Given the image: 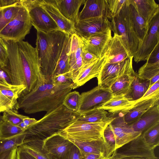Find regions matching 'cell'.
<instances>
[{"label":"cell","instance_id":"1","mask_svg":"<svg viewBox=\"0 0 159 159\" xmlns=\"http://www.w3.org/2000/svg\"><path fill=\"white\" fill-rule=\"evenodd\" d=\"M6 42L8 58L6 66L2 69L11 84L26 87L22 94L25 95L34 87L42 75L37 48L23 40Z\"/></svg>","mask_w":159,"mask_h":159},{"label":"cell","instance_id":"2","mask_svg":"<svg viewBox=\"0 0 159 159\" xmlns=\"http://www.w3.org/2000/svg\"><path fill=\"white\" fill-rule=\"evenodd\" d=\"M73 89V82L56 84L52 76L42 75L30 92L19 98L16 109H20L28 114L43 111L49 113L62 104L66 96Z\"/></svg>","mask_w":159,"mask_h":159},{"label":"cell","instance_id":"3","mask_svg":"<svg viewBox=\"0 0 159 159\" xmlns=\"http://www.w3.org/2000/svg\"><path fill=\"white\" fill-rule=\"evenodd\" d=\"M80 115L78 112L68 109L62 104L42 118L25 131L24 140L43 141L54 134H59L76 121Z\"/></svg>","mask_w":159,"mask_h":159},{"label":"cell","instance_id":"4","mask_svg":"<svg viewBox=\"0 0 159 159\" xmlns=\"http://www.w3.org/2000/svg\"><path fill=\"white\" fill-rule=\"evenodd\" d=\"M69 35L61 30L46 33L37 31L36 47L43 75L52 76L66 40Z\"/></svg>","mask_w":159,"mask_h":159},{"label":"cell","instance_id":"5","mask_svg":"<svg viewBox=\"0 0 159 159\" xmlns=\"http://www.w3.org/2000/svg\"><path fill=\"white\" fill-rule=\"evenodd\" d=\"M111 31L120 36L122 43L131 56H134L141 44L131 20L129 0L118 14L110 20Z\"/></svg>","mask_w":159,"mask_h":159},{"label":"cell","instance_id":"6","mask_svg":"<svg viewBox=\"0 0 159 159\" xmlns=\"http://www.w3.org/2000/svg\"><path fill=\"white\" fill-rule=\"evenodd\" d=\"M115 117L104 121L90 123L76 120L65 128L59 134L65 138L81 141L99 140L102 138L105 128Z\"/></svg>","mask_w":159,"mask_h":159},{"label":"cell","instance_id":"7","mask_svg":"<svg viewBox=\"0 0 159 159\" xmlns=\"http://www.w3.org/2000/svg\"><path fill=\"white\" fill-rule=\"evenodd\" d=\"M32 26L28 12L21 5L16 16L0 31V37L5 42L23 40Z\"/></svg>","mask_w":159,"mask_h":159},{"label":"cell","instance_id":"8","mask_svg":"<svg viewBox=\"0 0 159 159\" xmlns=\"http://www.w3.org/2000/svg\"><path fill=\"white\" fill-rule=\"evenodd\" d=\"M28 11L32 26L37 31L48 33L61 30L56 23L40 5L39 0H20Z\"/></svg>","mask_w":159,"mask_h":159},{"label":"cell","instance_id":"9","mask_svg":"<svg viewBox=\"0 0 159 159\" xmlns=\"http://www.w3.org/2000/svg\"><path fill=\"white\" fill-rule=\"evenodd\" d=\"M154 149L146 144L141 135L116 149L107 159H159Z\"/></svg>","mask_w":159,"mask_h":159},{"label":"cell","instance_id":"10","mask_svg":"<svg viewBox=\"0 0 159 159\" xmlns=\"http://www.w3.org/2000/svg\"><path fill=\"white\" fill-rule=\"evenodd\" d=\"M131 56L121 62L109 64L104 63L97 77L98 85L109 88L124 74L133 69Z\"/></svg>","mask_w":159,"mask_h":159},{"label":"cell","instance_id":"11","mask_svg":"<svg viewBox=\"0 0 159 159\" xmlns=\"http://www.w3.org/2000/svg\"><path fill=\"white\" fill-rule=\"evenodd\" d=\"M0 74V113L10 110L17 109L18 100L26 87L8 82Z\"/></svg>","mask_w":159,"mask_h":159},{"label":"cell","instance_id":"12","mask_svg":"<svg viewBox=\"0 0 159 159\" xmlns=\"http://www.w3.org/2000/svg\"><path fill=\"white\" fill-rule=\"evenodd\" d=\"M81 100L78 112L81 113L98 108L110 99L113 94L109 88L98 85L80 94Z\"/></svg>","mask_w":159,"mask_h":159},{"label":"cell","instance_id":"13","mask_svg":"<svg viewBox=\"0 0 159 159\" xmlns=\"http://www.w3.org/2000/svg\"><path fill=\"white\" fill-rule=\"evenodd\" d=\"M159 14L156 16L149 25V30L138 51L133 56L138 63L146 61L148 57L159 44Z\"/></svg>","mask_w":159,"mask_h":159},{"label":"cell","instance_id":"14","mask_svg":"<svg viewBox=\"0 0 159 159\" xmlns=\"http://www.w3.org/2000/svg\"><path fill=\"white\" fill-rule=\"evenodd\" d=\"M110 27V20L99 17L78 21L75 23L74 33L81 39H86Z\"/></svg>","mask_w":159,"mask_h":159},{"label":"cell","instance_id":"15","mask_svg":"<svg viewBox=\"0 0 159 159\" xmlns=\"http://www.w3.org/2000/svg\"><path fill=\"white\" fill-rule=\"evenodd\" d=\"M109 125L116 139V150L141 135V133L134 132L125 122L122 113L115 117Z\"/></svg>","mask_w":159,"mask_h":159},{"label":"cell","instance_id":"16","mask_svg":"<svg viewBox=\"0 0 159 159\" xmlns=\"http://www.w3.org/2000/svg\"><path fill=\"white\" fill-rule=\"evenodd\" d=\"M112 37L111 29L109 27L88 38H80L83 49L100 58L102 57L104 50Z\"/></svg>","mask_w":159,"mask_h":159},{"label":"cell","instance_id":"17","mask_svg":"<svg viewBox=\"0 0 159 159\" xmlns=\"http://www.w3.org/2000/svg\"><path fill=\"white\" fill-rule=\"evenodd\" d=\"M103 56L105 57V63L109 64L120 63L131 57L123 44L120 36L116 33H114L106 48Z\"/></svg>","mask_w":159,"mask_h":159},{"label":"cell","instance_id":"18","mask_svg":"<svg viewBox=\"0 0 159 159\" xmlns=\"http://www.w3.org/2000/svg\"><path fill=\"white\" fill-rule=\"evenodd\" d=\"M73 143L57 134L43 141V146L52 159H62Z\"/></svg>","mask_w":159,"mask_h":159},{"label":"cell","instance_id":"19","mask_svg":"<svg viewBox=\"0 0 159 159\" xmlns=\"http://www.w3.org/2000/svg\"><path fill=\"white\" fill-rule=\"evenodd\" d=\"M84 5L77 21L99 17H107L110 20L112 18L107 0H87Z\"/></svg>","mask_w":159,"mask_h":159},{"label":"cell","instance_id":"20","mask_svg":"<svg viewBox=\"0 0 159 159\" xmlns=\"http://www.w3.org/2000/svg\"><path fill=\"white\" fill-rule=\"evenodd\" d=\"M137 103L132 108L122 113L125 122L130 125L138 119L151 107L159 103V91Z\"/></svg>","mask_w":159,"mask_h":159},{"label":"cell","instance_id":"21","mask_svg":"<svg viewBox=\"0 0 159 159\" xmlns=\"http://www.w3.org/2000/svg\"><path fill=\"white\" fill-rule=\"evenodd\" d=\"M142 99L141 98L134 100L129 94L113 95L110 99L98 108L106 111L111 114H117L128 111Z\"/></svg>","mask_w":159,"mask_h":159},{"label":"cell","instance_id":"22","mask_svg":"<svg viewBox=\"0 0 159 159\" xmlns=\"http://www.w3.org/2000/svg\"><path fill=\"white\" fill-rule=\"evenodd\" d=\"M70 39L69 71L71 73L74 80L83 65L82 59L83 44L81 39L75 33L70 35Z\"/></svg>","mask_w":159,"mask_h":159},{"label":"cell","instance_id":"23","mask_svg":"<svg viewBox=\"0 0 159 159\" xmlns=\"http://www.w3.org/2000/svg\"><path fill=\"white\" fill-rule=\"evenodd\" d=\"M105 61L104 56L94 61L84 65L73 81L74 89L82 86L90 80L97 77Z\"/></svg>","mask_w":159,"mask_h":159},{"label":"cell","instance_id":"24","mask_svg":"<svg viewBox=\"0 0 159 159\" xmlns=\"http://www.w3.org/2000/svg\"><path fill=\"white\" fill-rule=\"evenodd\" d=\"M54 6L68 20L75 23L78 20L79 11L86 0H45Z\"/></svg>","mask_w":159,"mask_h":159},{"label":"cell","instance_id":"25","mask_svg":"<svg viewBox=\"0 0 159 159\" xmlns=\"http://www.w3.org/2000/svg\"><path fill=\"white\" fill-rule=\"evenodd\" d=\"M159 122V103L148 110L136 121L129 125L135 132L141 134Z\"/></svg>","mask_w":159,"mask_h":159},{"label":"cell","instance_id":"26","mask_svg":"<svg viewBox=\"0 0 159 159\" xmlns=\"http://www.w3.org/2000/svg\"><path fill=\"white\" fill-rule=\"evenodd\" d=\"M129 3L148 25L159 14V5L154 0H129Z\"/></svg>","mask_w":159,"mask_h":159},{"label":"cell","instance_id":"27","mask_svg":"<svg viewBox=\"0 0 159 159\" xmlns=\"http://www.w3.org/2000/svg\"><path fill=\"white\" fill-rule=\"evenodd\" d=\"M39 2L61 30L70 35L74 33V23L66 18L54 6L45 0H39Z\"/></svg>","mask_w":159,"mask_h":159},{"label":"cell","instance_id":"28","mask_svg":"<svg viewBox=\"0 0 159 159\" xmlns=\"http://www.w3.org/2000/svg\"><path fill=\"white\" fill-rule=\"evenodd\" d=\"M136 75L133 70L118 78L109 88L113 95L130 94L131 85Z\"/></svg>","mask_w":159,"mask_h":159},{"label":"cell","instance_id":"29","mask_svg":"<svg viewBox=\"0 0 159 159\" xmlns=\"http://www.w3.org/2000/svg\"><path fill=\"white\" fill-rule=\"evenodd\" d=\"M65 138L78 148L83 154H97L103 157L104 143L103 138L99 140L91 141H81L70 138Z\"/></svg>","mask_w":159,"mask_h":159},{"label":"cell","instance_id":"30","mask_svg":"<svg viewBox=\"0 0 159 159\" xmlns=\"http://www.w3.org/2000/svg\"><path fill=\"white\" fill-rule=\"evenodd\" d=\"M129 11L133 27L142 44L148 33L149 25L131 5H129Z\"/></svg>","mask_w":159,"mask_h":159},{"label":"cell","instance_id":"31","mask_svg":"<svg viewBox=\"0 0 159 159\" xmlns=\"http://www.w3.org/2000/svg\"><path fill=\"white\" fill-rule=\"evenodd\" d=\"M43 143L41 140H25L19 146L37 159H52L43 147Z\"/></svg>","mask_w":159,"mask_h":159},{"label":"cell","instance_id":"32","mask_svg":"<svg viewBox=\"0 0 159 159\" xmlns=\"http://www.w3.org/2000/svg\"><path fill=\"white\" fill-rule=\"evenodd\" d=\"M111 116H110L106 111L96 108L80 113L77 120L90 123L99 122L110 119L113 117Z\"/></svg>","mask_w":159,"mask_h":159},{"label":"cell","instance_id":"33","mask_svg":"<svg viewBox=\"0 0 159 159\" xmlns=\"http://www.w3.org/2000/svg\"><path fill=\"white\" fill-rule=\"evenodd\" d=\"M70 36H68L66 40L61 55L52 76L65 73L69 70Z\"/></svg>","mask_w":159,"mask_h":159},{"label":"cell","instance_id":"34","mask_svg":"<svg viewBox=\"0 0 159 159\" xmlns=\"http://www.w3.org/2000/svg\"><path fill=\"white\" fill-rule=\"evenodd\" d=\"M102 138L104 141L103 157L104 159H107L112 155L116 148L115 136L109 124L105 128Z\"/></svg>","mask_w":159,"mask_h":159},{"label":"cell","instance_id":"35","mask_svg":"<svg viewBox=\"0 0 159 159\" xmlns=\"http://www.w3.org/2000/svg\"><path fill=\"white\" fill-rule=\"evenodd\" d=\"M20 1L11 6L0 8V31L17 15L21 5Z\"/></svg>","mask_w":159,"mask_h":159},{"label":"cell","instance_id":"36","mask_svg":"<svg viewBox=\"0 0 159 159\" xmlns=\"http://www.w3.org/2000/svg\"><path fill=\"white\" fill-rule=\"evenodd\" d=\"M150 81L139 78L137 74L132 83L130 95L135 101L142 98L149 88Z\"/></svg>","mask_w":159,"mask_h":159},{"label":"cell","instance_id":"37","mask_svg":"<svg viewBox=\"0 0 159 159\" xmlns=\"http://www.w3.org/2000/svg\"><path fill=\"white\" fill-rule=\"evenodd\" d=\"M141 135L146 144L155 149L159 144V122L146 130Z\"/></svg>","mask_w":159,"mask_h":159},{"label":"cell","instance_id":"38","mask_svg":"<svg viewBox=\"0 0 159 159\" xmlns=\"http://www.w3.org/2000/svg\"><path fill=\"white\" fill-rule=\"evenodd\" d=\"M25 135L24 131L12 137L0 139V153L21 145L23 143Z\"/></svg>","mask_w":159,"mask_h":159},{"label":"cell","instance_id":"39","mask_svg":"<svg viewBox=\"0 0 159 159\" xmlns=\"http://www.w3.org/2000/svg\"><path fill=\"white\" fill-rule=\"evenodd\" d=\"M137 74L139 78L150 80L159 74V62L149 63L146 62L139 68Z\"/></svg>","mask_w":159,"mask_h":159},{"label":"cell","instance_id":"40","mask_svg":"<svg viewBox=\"0 0 159 159\" xmlns=\"http://www.w3.org/2000/svg\"><path fill=\"white\" fill-rule=\"evenodd\" d=\"M25 131L18 126L3 121L0 124V139L9 138L20 134Z\"/></svg>","mask_w":159,"mask_h":159},{"label":"cell","instance_id":"41","mask_svg":"<svg viewBox=\"0 0 159 159\" xmlns=\"http://www.w3.org/2000/svg\"><path fill=\"white\" fill-rule=\"evenodd\" d=\"M80 100L81 96L79 92L76 91L70 92L65 98L62 104L69 110L78 112Z\"/></svg>","mask_w":159,"mask_h":159},{"label":"cell","instance_id":"42","mask_svg":"<svg viewBox=\"0 0 159 159\" xmlns=\"http://www.w3.org/2000/svg\"><path fill=\"white\" fill-rule=\"evenodd\" d=\"M27 116L19 114L15 109L10 110L3 112V121H7L11 124L18 125Z\"/></svg>","mask_w":159,"mask_h":159},{"label":"cell","instance_id":"43","mask_svg":"<svg viewBox=\"0 0 159 159\" xmlns=\"http://www.w3.org/2000/svg\"><path fill=\"white\" fill-rule=\"evenodd\" d=\"M112 18L116 16L128 0H107Z\"/></svg>","mask_w":159,"mask_h":159},{"label":"cell","instance_id":"44","mask_svg":"<svg viewBox=\"0 0 159 159\" xmlns=\"http://www.w3.org/2000/svg\"><path fill=\"white\" fill-rule=\"evenodd\" d=\"M8 58V54L6 43L0 37V65L2 68L6 66Z\"/></svg>","mask_w":159,"mask_h":159},{"label":"cell","instance_id":"45","mask_svg":"<svg viewBox=\"0 0 159 159\" xmlns=\"http://www.w3.org/2000/svg\"><path fill=\"white\" fill-rule=\"evenodd\" d=\"M52 76L54 83L57 84L71 83L73 82V80L71 73L69 71Z\"/></svg>","mask_w":159,"mask_h":159},{"label":"cell","instance_id":"46","mask_svg":"<svg viewBox=\"0 0 159 159\" xmlns=\"http://www.w3.org/2000/svg\"><path fill=\"white\" fill-rule=\"evenodd\" d=\"M84 157V154L73 144L62 159H83Z\"/></svg>","mask_w":159,"mask_h":159},{"label":"cell","instance_id":"47","mask_svg":"<svg viewBox=\"0 0 159 159\" xmlns=\"http://www.w3.org/2000/svg\"><path fill=\"white\" fill-rule=\"evenodd\" d=\"M98 58L96 55L83 49L82 52V59L83 65L91 63Z\"/></svg>","mask_w":159,"mask_h":159},{"label":"cell","instance_id":"48","mask_svg":"<svg viewBox=\"0 0 159 159\" xmlns=\"http://www.w3.org/2000/svg\"><path fill=\"white\" fill-rule=\"evenodd\" d=\"M159 44L154 48L148 57L147 62L149 63H154L159 62Z\"/></svg>","mask_w":159,"mask_h":159},{"label":"cell","instance_id":"49","mask_svg":"<svg viewBox=\"0 0 159 159\" xmlns=\"http://www.w3.org/2000/svg\"><path fill=\"white\" fill-rule=\"evenodd\" d=\"M37 121V120L34 118H30L27 116L18 126L25 131L33 125Z\"/></svg>","mask_w":159,"mask_h":159},{"label":"cell","instance_id":"50","mask_svg":"<svg viewBox=\"0 0 159 159\" xmlns=\"http://www.w3.org/2000/svg\"><path fill=\"white\" fill-rule=\"evenodd\" d=\"M17 148L0 153V159H16Z\"/></svg>","mask_w":159,"mask_h":159},{"label":"cell","instance_id":"51","mask_svg":"<svg viewBox=\"0 0 159 159\" xmlns=\"http://www.w3.org/2000/svg\"><path fill=\"white\" fill-rule=\"evenodd\" d=\"M16 159H37L19 146L17 149Z\"/></svg>","mask_w":159,"mask_h":159},{"label":"cell","instance_id":"52","mask_svg":"<svg viewBox=\"0 0 159 159\" xmlns=\"http://www.w3.org/2000/svg\"><path fill=\"white\" fill-rule=\"evenodd\" d=\"M159 91V80L149 88L142 98H147Z\"/></svg>","mask_w":159,"mask_h":159},{"label":"cell","instance_id":"53","mask_svg":"<svg viewBox=\"0 0 159 159\" xmlns=\"http://www.w3.org/2000/svg\"><path fill=\"white\" fill-rule=\"evenodd\" d=\"M83 159H104L102 156L94 154H84Z\"/></svg>","mask_w":159,"mask_h":159},{"label":"cell","instance_id":"54","mask_svg":"<svg viewBox=\"0 0 159 159\" xmlns=\"http://www.w3.org/2000/svg\"><path fill=\"white\" fill-rule=\"evenodd\" d=\"M3 121L2 116L0 113V124Z\"/></svg>","mask_w":159,"mask_h":159},{"label":"cell","instance_id":"55","mask_svg":"<svg viewBox=\"0 0 159 159\" xmlns=\"http://www.w3.org/2000/svg\"><path fill=\"white\" fill-rule=\"evenodd\" d=\"M2 7L1 4V0H0V8Z\"/></svg>","mask_w":159,"mask_h":159}]
</instances>
